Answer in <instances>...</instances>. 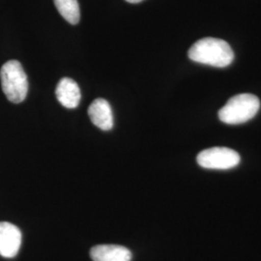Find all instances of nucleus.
Instances as JSON below:
<instances>
[{"mask_svg": "<svg viewBox=\"0 0 261 261\" xmlns=\"http://www.w3.org/2000/svg\"><path fill=\"white\" fill-rule=\"evenodd\" d=\"M189 58L200 64L225 68L232 63L234 53L227 42L218 38L198 40L188 51Z\"/></svg>", "mask_w": 261, "mask_h": 261, "instance_id": "obj_1", "label": "nucleus"}, {"mask_svg": "<svg viewBox=\"0 0 261 261\" xmlns=\"http://www.w3.org/2000/svg\"><path fill=\"white\" fill-rule=\"evenodd\" d=\"M260 101L250 93L235 95L219 111V119L224 124L239 125L252 119L259 111Z\"/></svg>", "mask_w": 261, "mask_h": 261, "instance_id": "obj_2", "label": "nucleus"}, {"mask_svg": "<svg viewBox=\"0 0 261 261\" xmlns=\"http://www.w3.org/2000/svg\"><path fill=\"white\" fill-rule=\"evenodd\" d=\"M2 90L10 102L24 101L28 92V75L18 60H9L0 70Z\"/></svg>", "mask_w": 261, "mask_h": 261, "instance_id": "obj_3", "label": "nucleus"}, {"mask_svg": "<svg viewBox=\"0 0 261 261\" xmlns=\"http://www.w3.org/2000/svg\"><path fill=\"white\" fill-rule=\"evenodd\" d=\"M240 161L239 153L227 147H211L201 151L196 157L199 167L219 170L235 168L240 164Z\"/></svg>", "mask_w": 261, "mask_h": 261, "instance_id": "obj_4", "label": "nucleus"}, {"mask_svg": "<svg viewBox=\"0 0 261 261\" xmlns=\"http://www.w3.org/2000/svg\"><path fill=\"white\" fill-rule=\"evenodd\" d=\"M21 245V232L15 224L0 223V255L6 258L15 257Z\"/></svg>", "mask_w": 261, "mask_h": 261, "instance_id": "obj_5", "label": "nucleus"}, {"mask_svg": "<svg viewBox=\"0 0 261 261\" xmlns=\"http://www.w3.org/2000/svg\"><path fill=\"white\" fill-rule=\"evenodd\" d=\"M88 115L96 127L103 130H112L113 113L110 103L105 99H96L88 108Z\"/></svg>", "mask_w": 261, "mask_h": 261, "instance_id": "obj_6", "label": "nucleus"}, {"mask_svg": "<svg viewBox=\"0 0 261 261\" xmlns=\"http://www.w3.org/2000/svg\"><path fill=\"white\" fill-rule=\"evenodd\" d=\"M56 95L58 102L67 109H75L82 99L79 85L70 77L60 80L56 86Z\"/></svg>", "mask_w": 261, "mask_h": 261, "instance_id": "obj_7", "label": "nucleus"}, {"mask_svg": "<svg viewBox=\"0 0 261 261\" xmlns=\"http://www.w3.org/2000/svg\"><path fill=\"white\" fill-rule=\"evenodd\" d=\"M93 261H130L132 252L119 245H98L90 251Z\"/></svg>", "mask_w": 261, "mask_h": 261, "instance_id": "obj_8", "label": "nucleus"}, {"mask_svg": "<svg viewBox=\"0 0 261 261\" xmlns=\"http://www.w3.org/2000/svg\"><path fill=\"white\" fill-rule=\"evenodd\" d=\"M59 14L71 24H76L81 19L77 0H54Z\"/></svg>", "mask_w": 261, "mask_h": 261, "instance_id": "obj_9", "label": "nucleus"}, {"mask_svg": "<svg viewBox=\"0 0 261 261\" xmlns=\"http://www.w3.org/2000/svg\"><path fill=\"white\" fill-rule=\"evenodd\" d=\"M127 2H129V3H133V4H135V3H140L141 1H143V0H126Z\"/></svg>", "mask_w": 261, "mask_h": 261, "instance_id": "obj_10", "label": "nucleus"}]
</instances>
